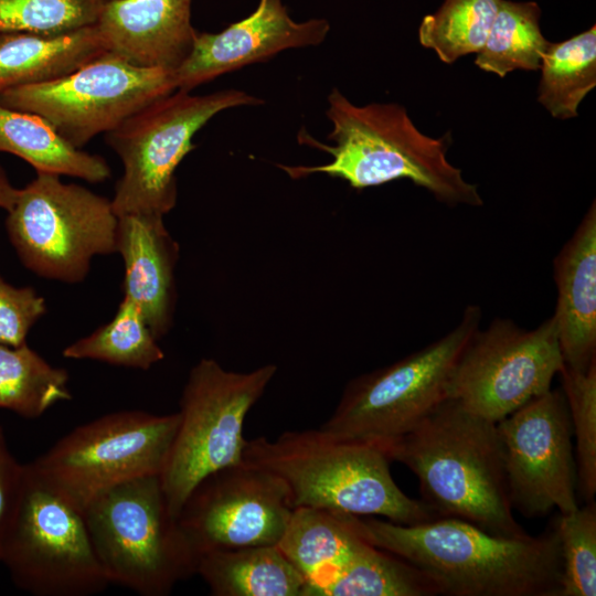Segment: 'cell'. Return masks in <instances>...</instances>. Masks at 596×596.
<instances>
[{
  "label": "cell",
  "mask_w": 596,
  "mask_h": 596,
  "mask_svg": "<svg viewBox=\"0 0 596 596\" xmlns=\"http://www.w3.org/2000/svg\"><path fill=\"white\" fill-rule=\"evenodd\" d=\"M23 465L11 453L0 428V562L19 504Z\"/></svg>",
  "instance_id": "obj_34"
},
{
  "label": "cell",
  "mask_w": 596,
  "mask_h": 596,
  "mask_svg": "<svg viewBox=\"0 0 596 596\" xmlns=\"http://www.w3.org/2000/svg\"><path fill=\"white\" fill-rule=\"evenodd\" d=\"M6 231L21 263L46 279L83 281L95 256L116 253L118 216L89 189L36 172L7 211Z\"/></svg>",
  "instance_id": "obj_9"
},
{
  "label": "cell",
  "mask_w": 596,
  "mask_h": 596,
  "mask_svg": "<svg viewBox=\"0 0 596 596\" xmlns=\"http://www.w3.org/2000/svg\"><path fill=\"white\" fill-rule=\"evenodd\" d=\"M0 151L12 153L36 172L100 183L111 175L107 161L76 148L42 117L0 104Z\"/></svg>",
  "instance_id": "obj_23"
},
{
  "label": "cell",
  "mask_w": 596,
  "mask_h": 596,
  "mask_svg": "<svg viewBox=\"0 0 596 596\" xmlns=\"http://www.w3.org/2000/svg\"><path fill=\"white\" fill-rule=\"evenodd\" d=\"M0 428H1V426H0Z\"/></svg>",
  "instance_id": "obj_36"
},
{
  "label": "cell",
  "mask_w": 596,
  "mask_h": 596,
  "mask_svg": "<svg viewBox=\"0 0 596 596\" xmlns=\"http://www.w3.org/2000/svg\"><path fill=\"white\" fill-rule=\"evenodd\" d=\"M116 253L124 260V298L139 309L159 340L173 322L174 268L179 257V245L167 230L163 215L118 216Z\"/></svg>",
  "instance_id": "obj_18"
},
{
  "label": "cell",
  "mask_w": 596,
  "mask_h": 596,
  "mask_svg": "<svg viewBox=\"0 0 596 596\" xmlns=\"http://www.w3.org/2000/svg\"><path fill=\"white\" fill-rule=\"evenodd\" d=\"M329 31L326 19L297 22L283 0H259L248 17L217 33L196 31L190 53L174 70L177 91L191 92L223 74L264 62L286 50L319 45Z\"/></svg>",
  "instance_id": "obj_16"
},
{
  "label": "cell",
  "mask_w": 596,
  "mask_h": 596,
  "mask_svg": "<svg viewBox=\"0 0 596 596\" xmlns=\"http://www.w3.org/2000/svg\"><path fill=\"white\" fill-rule=\"evenodd\" d=\"M384 451L417 477L421 500L437 518L499 536L529 534L513 515L497 423L447 398Z\"/></svg>",
  "instance_id": "obj_2"
},
{
  "label": "cell",
  "mask_w": 596,
  "mask_h": 596,
  "mask_svg": "<svg viewBox=\"0 0 596 596\" xmlns=\"http://www.w3.org/2000/svg\"><path fill=\"white\" fill-rule=\"evenodd\" d=\"M277 372L265 364L248 372L201 359L191 370L181 398L179 426L160 475L171 513L178 517L194 487L210 473L244 462V422Z\"/></svg>",
  "instance_id": "obj_8"
},
{
  "label": "cell",
  "mask_w": 596,
  "mask_h": 596,
  "mask_svg": "<svg viewBox=\"0 0 596 596\" xmlns=\"http://www.w3.org/2000/svg\"><path fill=\"white\" fill-rule=\"evenodd\" d=\"M540 15L541 10L535 2L501 0L475 64L499 77L514 70H539L550 44L541 32Z\"/></svg>",
  "instance_id": "obj_27"
},
{
  "label": "cell",
  "mask_w": 596,
  "mask_h": 596,
  "mask_svg": "<svg viewBox=\"0 0 596 596\" xmlns=\"http://www.w3.org/2000/svg\"><path fill=\"white\" fill-rule=\"evenodd\" d=\"M439 586L402 557L363 540L321 596H437Z\"/></svg>",
  "instance_id": "obj_24"
},
{
  "label": "cell",
  "mask_w": 596,
  "mask_h": 596,
  "mask_svg": "<svg viewBox=\"0 0 596 596\" xmlns=\"http://www.w3.org/2000/svg\"><path fill=\"white\" fill-rule=\"evenodd\" d=\"M19 189L14 188L0 164V209L9 211L13 205Z\"/></svg>",
  "instance_id": "obj_35"
},
{
  "label": "cell",
  "mask_w": 596,
  "mask_h": 596,
  "mask_svg": "<svg viewBox=\"0 0 596 596\" xmlns=\"http://www.w3.org/2000/svg\"><path fill=\"white\" fill-rule=\"evenodd\" d=\"M45 312V299L33 287H15L0 276V343H25L31 328Z\"/></svg>",
  "instance_id": "obj_33"
},
{
  "label": "cell",
  "mask_w": 596,
  "mask_h": 596,
  "mask_svg": "<svg viewBox=\"0 0 596 596\" xmlns=\"http://www.w3.org/2000/svg\"><path fill=\"white\" fill-rule=\"evenodd\" d=\"M179 412L120 411L77 426L29 462L78 509L126 481L161 475L179 426Z\"/></svg>",
  "instance_id": "obj_10"
},
{
  "label": "cell",
  "mask_w": 596,
  "mask_h": 596,
  "mask_svg": "<svg viewBox=\"0 0 596 596\" xmlns=\"http://www.w3.org/2000/svg\"><path fill=\"white\" fill-rule=\"evenodd\" d=\"M243 458L279 477L294 508L381 515L403 525L437 518L422 500L398 488L381 447L342 439L322 428L246 440Z\"/></svg>",
  "instance_id": "obj_4"
},
{
  "label": "cell",
  "mask_w": 596,
  "mask_h": 596,
  "mask_svg": "<svg viewBox=\"0 0 596 596\" xmlns=\"http://www.w3.org/2000/svg\"><path fill=\"white\" fill-rule=\"evenodd\" d=\"M174 91V70L137 66L105 52L63 77L6 89L0 104L42 117L82 149Z\"/></svg>",
  "instance_id": "obj_12"
},
{
  "label": "cell",
  "mask_w": 596,
  "mask_h": 596,
  "mask_svg": "<svg viewBox=\"0 0 596 596\" xmlns=\"http://www.w3.org/2000/svg\"><path fill=\"white\" fill-rule=\"evenodd\" d=\"M563 366L552 316L532 330L497 318L486 329L479 328L465 347L449 398L497 423L547 392Z\"/></svg>",
  "instance_id": "obj_13"
},
{
  "label": "cell",
  "mask_w": 596,
  "mask_h": 596,
  "mask_svg": "<svg viewBox=\"0 0 596 596\" xmlns=\"http://www.w3.org/2000/svg\"><path fill=\"white\" fill-rule=\"evenodd\" d=\"M14 585L35 596H92L110 582L96 555L84 512L28 464L1 562Z\"/></svg>",
  "instance_id": "obj_11"
},
{
  "label": "cell",
  "mask_w": 596,
  "mask_h": 596,
  "mask_svg": "<svg viewBox=\"0 0 596 596\" xmlns=\"http://www.w3.org/2000/svg\"><path fill=\"white\" fill-rule=\"evenodd\" d=\"M501 0H444L440 8L423 18L419 43L451 64L478 53L485 45Z\"/></svg>",
  "instance_id": "obj_29"
},
{
  "label": "cell",
  "mask_w": 596,
  "mask_h": 596,
  "mask_svg": "<svg viewBox=\"0 0 596 596\" xmlns=\"http://www.w3.org/2000/svg\"><path fill=\"white\" fill-rule=\"evenodd\" d=\"M192 0H109L95 24L107 52L142 67L175 70L192 49Z\"/></svg>",
  "instance_id": "obj_17"
},
{
  "label": "cell",
  "mask_w": 596,
  "mask_h": 596,
  "mask_svg": "<svg viewBox=\"0 0 596 596\" xmlns=\"http://www.w3.org/2000/svg\"><path fill=\"white\" fill-rule=\"evenodd\" d=\"M326 116L331 123L324 145L307 132L299 141L328 152L332 160L320 166H284L289 177L299 179L324 173L362 190L400 179H408L450 206H481L478 187L462 177L461 170L446 158L451 132L433 138L422 134L406 109L395 103L358 106L338 88L327 98Z\"/></svg>",
  "instance_id": "obj_3"
},
{
  "label": "cell",
  "mask_w": 596,
  "mask_h": 596,
  "mask_svg": "<svg viewBox=\"0 0 596 596\" xmlns=\"http://www.w3.org/2000/svg\"><path fill=\"white\" fill-rule=\"evenodd\" d=\"M480 321V307L469 305L445 336L390 365L352 379L320 428L384 450L449 398L454 370Z\"/></svg>",
  "instance_id": "obj_6"
},
{
  "label": "cell",
  "mask_w": 596,
  "mask_h": 596,
  "mask_svg": "<svg viewBox=\"0 0 596 596\" xmlns=\"http://www.w3.org/2000/svg\"><path fill=\"white\" fill-rule=\"evenodd\" d=\"M553 313L564 364L586 371L596 362V203L554 259Z\"/></svg>",
  "instance_id": "obj_19"
},
{
  "label": "cell",
  "mask_w": 596,
  "mask_h": 596,
  "mask_svg": "<svg viewBox=\"0 0 596 596\" xmlns=\"http://www.w3.org/2000/svg\"><path fill=\"white\" fill-rule=\"evenodd\" d=\"M294 509L290 491L279 477L243 462L203 478L177 518L200 555L212 550L277 545Z\"/></svg>",
  "instance_id": "obj_15"
},
{
  "label": "cell",
  "mask_w": 596,
  "mask_h": 596,
  "mask_svg": "<svg viewBox=\"0 0 596 596\" xmlns=\"http://www.w3.org/2000/svg\"><path fill=\"white\" fill-rule=\"evenodd\" d=\"M70 375L50 364L26 342L0 343V408L38 418L53 405L72 398Z\"/></svg>",
  "instance_id": "obj_25"
},
{
  "label": "cell",
  "mask_w": 596,
  "mask_h": 596,
  "mask_svg": "<svg viewBox=\"0 0 596 596\" xmlns=\"http://www.w3.org/2000/svg\"><path fill=\"white\" fill-rule=\"evenodd\" d=\"M109 0H0V32L55 34L95 25Z\"/></svg>",
  "instance_id": "obj_32"
},
{
  "label": "cell",
  "mask_w": 596,
  "mask_h": 596,
  "mask_svg": "<svg viewBox=\"0 0 596 596\" xmlns=\"http://www.w3.org/2000/svg\"><path fill=\"white\" fill-rule=\"evenodd\" d=\"M196 574L214 596H307V582L278 545L212 550Z\"/></svg>",
  "instance_id": "obj_21"
},
{
  "label": "cell",
  "mask_w": 596,
  "mask_h": 596,
  "mask_svg": "<svg viewBox=\"0 0 596 596\" xmlns=\"http://www.w3.org/2000/svg\"><path fill=\"white\" fill-rule=\"evenodd\" d=\"M565 395L577 467V491L586 502L596 493V362L586 371L565 364L558 373Z\"/></svg>",
  "instance_id": "obj_30"
},
{
  "label": "cell",
  "mask_w": 596,
  "mask_h": 596,
  "mask_svg": "<svg viewBox=\"0 0 596 596\" xmlns=\"http://www.w3.org/2000/svg\"><path fill=\"white\" fill-rule=\"evenodd\" d=\"M513 510L539 518L577 509V467L562 389L530 400L497 422Z\"/></svg>",
  "instance_id": "obj_14"
},
{
  "label": "cell",
  "mask_w": 596,
  "mask_h": 596,
  "mask_svg": "<svg viewBox=\"0 0 596 596\" xmlns=\"http://www.w3.org/2000/svg\"><path fill=\"white\" fill-rule=\"evenodd\" d=\"M63 356L149 370L164 358V353L139 309L123 298L109 322L67 345Z\"/></svg>",
  "instance_id": "obj_28"
},
{
  "label": "cell",
  "mask_w": 596,
  "mask_h": 596,
  "mask_svg": "<svg viewBox=\"0 0 596 596\" xmlns=\"http://www.w3.org/2000/svg\"><path fill=\"white\" fill-rule=\"evenodd\" d=\"M263 103L235 88L204 95L174 91L105 134L124 166L110 200L116 215L169 213L178 196L175 170L194 149V135L221 111Z\"/></svg>",
  "instance_id": "obj_7"
},
{
  "label": "cell",
  "mask_w": 596,
  "mask_h": 596,
  "mask_svg": "<svg viewBox=\"0 0 596 596\" xmlns=\"http://www.w3.org/2000/svg\"><path fill=\"white\" fill-rule=\"evenodd\" d=\"M363 540L344 512L295 508L277 544L307 582V596H321Z\"/></svg>",
  "instance_id": "obj_22"
},
{
  "label": "cell",
  "mask_w": 596,
  "mask_h": 596,
  "mask_svg": "<svg viewBox=\"0 0 596 596\" xmlns=\"http://www.w3.org/2000/svg\"><path fill=\"white\" fill-rule=\"evenodd\" d=\"M365 542L430 576L445 596H560L562 556L555 528L499 536L457 518L403 525L345 513Z\"/></svg>",
  "instance_id": "obj_1"
},
{
  "label": "cell",
  "mask_w": 596,
  "mask_h": 596,
  "mask_svg": "<svg viewBox=\"0 0 596 596\" xmlns=\"http://www.w3.org/2000/svg\"><path fill=\"white\" fill-rule=\"evenodd\" d=\"M538 102L561 120L577 117L578 105L596 86V26L560 43L542 55Z\"/></svg>",
  "instance_id": "obj_26"
},
{
  "label": "cell",
  "mask_w": 596,
  "mask_h": 596,
  "mask_svg": "<svg viewBox=\"0 0 596 596\" xmlns=\"http://www.w3.org/2000/svg\"><path fill=\"white\" fill-rule=\"evenodd\" d=\"M83 512L110 584L166 596L196 574L199 555L169 509L160 475L120 483Z\"/></svg>",
  "instance_id": "obj_5"
},
{
  "label": "cell",
  "mask_w": 596,
  "mask_h": 596,
  "mask_svg": "<svg viewBox=\"0 0 596 596\" xmlns=\"http://www.w3.org/2000/svg\"><path fill=\"white\" fill-rule=\"evenodd\" d=\"M105 52L95 25L55 34L0 32V93L63 77Z\"/></svg>",
  "instance_id": "obj_20"
},
{
  "label": "cell",
  "mask_w": 596,
  "mask_h": 596,
  "mask_svg": "<svg viewBox=\"0 0 596 596\" xmlns=\"http://www.w3.org/2000/svg\"><path fill=\"white\" fill-rule=\"evenodd\" d=\"M562 556L560 596L596 595V504L586 502L572 512L558 513L552 521Z\"/></svg>",
  "instance_id": "obj_31"
}]
</instances>
